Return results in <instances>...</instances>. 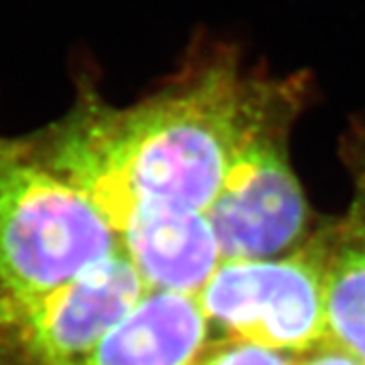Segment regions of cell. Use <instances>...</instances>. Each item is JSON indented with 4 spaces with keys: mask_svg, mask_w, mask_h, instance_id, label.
<instances>
[{
    "mask_svg": "<svg viewBox=\"0 0 365 365\" xmlns=\"http://www.w3.org/2000/svg\"><path fill=\"white\" fill-rule=\"evenodd\" d=\"M307 96L304 76L256 73L235 47L203 39L158 90L126 108L81 76L71 108L26 138L116 230L134 209L205 213L250 138Z\"/></svg>",
    "mask_w": 365,
    "mask_h": 365,
    "instance_id": "1",
    "label": "cell"
},
{
    "mask_svg": "<svg viewBox=\"0 0 365 365\" xmlns=\"http://www.w3.org/2000/svg\"><path fill=\"white\" fill-rule=\"evenodd\" d=\"M120 250L90 197L43 165L26 136L0 132V297L49 292Z\"/></svg>",
    "mask_w": 365,
    "mask_h": 365,
    "instance_id": "2",
    "label": "cell"
},
{
    "mask_svg": "<svg viewBox=\"0 0 365 365\" xmlns=\"http://www.w3.org/2000/svg\"><path fill=\"white\" fill-rule=\"evenodd\" d=\"M197 302L213 339L299 355L329 339L321 234L290 256L222 260Z\"/></svg>",
    "mask_w": 365,
    "mask_h": 365,
    "instance_id": "3",
    "label": "cell"
},
{
    "mask_svg": "<svg viewBox=\"0 0 365 365\" xmlns=\"http://www.w3.org/2000/svg\"><path fill=\"white\" fill-rule=\"evenodd\" d=\"M146 290L120 250L49 292L0 297V365H79Z\"/></svg>",
    "mask_w": 365,
    "mask_h": 365,
    "instance_id": "4",
    "label": "cell"
},
{
    "mask_svg": "<svg viewBox=\"0 0 365 365\" xmlns=\"http://www.w3.org/2000/svg\"><path fill=\"white\" fill-rule=\"evenodd\" d=\"M304 104L278 110L250 138L205 211L222 260L276 258L304 232L309 205L287 150L290 126Z\"/></svg>",
    "mask_w": 365,
    "mask_h": 365,
    "instance_id": "5",
    "label": "cell"
},
{
    "mask_svg": "<svg viewBox=\"0 0 365 365\" xmlns=\"http://www.w3.org/2000/svg\"><path fill=\"white\" fill-rule=\"evenodd\" d=\"M114 232L148 290L197 297L222 262L217 240L203 211L134 209Z\"/></svg>",
    "mask_w": 365,
    "mask_h": 365,
    "instance_id": "6",
    "label": "cell"
},
{
    "mask_svg": "<svg viewBox=\"0 0 365 365\" xmlns=\"http://www.w3.org/2000/svg\"><path fill=\"white\" fill-rule=\"evenodd\" d=\"M211 339L197 297L146 290L79 365H195Z\"/></svg>",
    "mask_w": 365,
    "mask_h": 365,
    "instance_id": "7",
    "label": "cell"
},
{
    "mask_svg": "<svg viewBox=\"0 0 365 365\" xmlns=\"http://www.w3.org/2000/svg\"><path fill=\"white\" fill-rule=\"evenodd\" d=\"M345 157L353 175L349 209L321 234L325 248L329 341L365 365V124L347 136Z\"/></svg>",
    "mask_w": 365,
    "mask_h": 365,
    "instance_id": "8",
    "label": "cell"
},
{
    "mask_svg": "<svg viewBox=\"0 0 365 365\" xmlns=\"http://www.w3.org/2000/svg\"><path fill=\"white\" fill-rule=\"evenodd\" d=\"M195 365H294L292 355L264 349L252 343L211 339Z\"/></svg>",
    "mask_w": 365,
    "mask_h": 365,
    "instance_id": "9",
    "label": "cell"
},
{
    "mask_svg": "<svg viewBox=\"0 0 365 365\" xmlns=\"http://www.w3.org/2000/svg\"><path fill=\"white\" fill-rule=\"evenodd\" d=\"M294 365H364L351 353H347L333 341H323L309 351L292 355Z\"/></svg>",
    "mask_w": 365,
    "mask_h": 365,
    "instance_id": "10",
    "label": "cell"
}]
</instances>
